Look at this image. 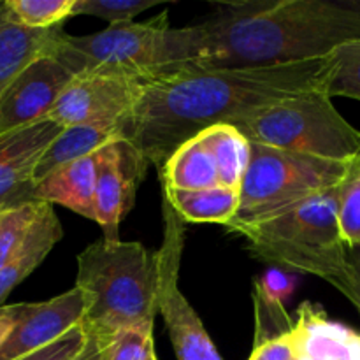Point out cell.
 Masks as SVG:
<instances>
[{
	"instance_id": "obj_1",
	"label": "cell",
	"mask_w": 360,
	"mask_h": 360,
	"mask_svg": "<svg viewBox=\"0 0 360 360\" xmlns=\"http://www.w3.org/2000/svg\"><path fill=\"white\" fill-rule=\"evenodd\" d=\"M333 55V53H330ZM330 55L264 67L188 65L144 84L120 137L160 169L202 130L234 123L259 109L311 90H326Z\"/></svg>"
},
{
	"instance_id": "obj_2",
	"label": "cell",
	"mask_w": 360,
	"mask_h": 360,
	"mask_svg": "<svg viewBox=\"0 0 360 360\" xmlns=\"http://www.w3.org/2000/svg\"><path fill=\"white\" fill-rule=\"evenodd\" d=\"M202 28L204 67L309 62L360 41V0L225 4Z\"/></svg>"
},
{
	"instance_id": "obj_3",
	"label": "cell",
	"mask_w": 360,
	"mask_h": 360,
	"mask_svg": "<svg viewBox=\"0 0 360 360\" xmlns=\"http://www.w3.org/2000/svg\"><path fill=\"white\" fill-rule=\"evenodd\" d=\"M51 55L74 76L111 74L143 81L167 76L206 60V32L202 25L174 28L169 14L136 23L109 25L90 35H70L62 30Z\"/></svg>"
},
{
	"instance_id": "obj_4",
	"label": "cell",
	"mask_w": 360,
	"mask_h": 360,
	"mask_svg": "<svg viewBox=\"0 0 360 360\" xmlns=\"http://www.w3.org/2000/svg\"><path fill=\"white\" fill-rule=\"evenodd\" d=\"M77 292L83 327L97 340L130 327L155 326L158 313V255L137 241L91 243L77 255Z\"/></svg>"
},
{
	"instance_id": "obj_5",
	"label": "cell",
	"mask_w": 360,
	"mask_h": 360,
	"mask_svg": "<svg viewBox=\"0 0 360 360\" xmlns=\"http://www.w3.org/2000/svg\"><path fill=\"white\" fill-rule=\"evenodd\" d=\"M253 259L274 269L313 274L341 290L348 246L338 225V186L238 232Z\"/></svg>"
},
{
	"instance_id": "obj_6",
	"label": "cell",
	"mask_w": 360,
	"mask_h": 360,
	"mask_svg": "<svg viewBox=\"0 0 360 360\" xmlns=\"http://www.w3.org/2000/svg\"><path fill=\"white\" fill-rule=\"evenodd\" d=\"M246 141L326 160L360 157V130L336 109L326 90H311L231 123Z\"/></svg>"
},
{
	"instance_id": "obj_7",
	"label": "cell",
	"mask_w": 360,
	"mask_h": 360,
	"mask_svg": "<svg viewBox=\"0 0 360 360\" xmlns=\"http://www.w3.org/2000/svg\"><path fill=\"white\" fill-rule=\"evenodd\" d=\"M348 167L350 162L326 160L250 143V162L239 186L238 213L225 229L238 234L334 188Z\"/></svg>"
},
{
	"instance_id": "obj_8",
	"label": "cell",
	"mask_w": 360,
	"mask_h": 360,
	"mask_svg": "<svg viewBox=\"0 0 360 360\" xmlns=\"http://www.w3.org/2000/svg\"><path fill=\"white\" fill-rule=\"evenodd\" d=\"M164 241L158 255V313L164 316L178 360H224L204 323L179 288V266L185 246V221L162 195Z\"/></svg>"
},
{
	"instance_id": "obj_9",
	"label": "cell",
	"mask_w": 360,
	"mask_h": 360,
	"mask_svg": "<svg viewBox=\"0 0 360 360\" xmlns=\"http://www.w3.org/2000/svg\"><path fill=\"white\" fill-rule=\"evenodd\" d=\"M148 81L111 74H77L63 88L49 118L60 127L120 125L129 118Z\"/></svg>"
},
{
	"instance_id": "obj_10",
	"label": "cell",
	"mask_w": 360,
	"mask_h": 360,
	"mask_svg": "<svg viewBox=\"0 0 360 360\" xmlns=\"http://www.w3.org/2000/svg\"><path fill=\"white\" fill-rule=\"evenodd\" d=\"M148 162L130 141H109L98 150L95 181V221L104 239H120V224L136 202V192L146 174Z\"/></svg>"
},
{
	"instance_id": "obj_11",
	"label": "cell",
	"mask_w": 360,
	"mask_h": 360,
	"mask_svg": "<svg viewBox=\"0 0 360 360\" xmlns=\"http://www.w3.org/2000/svg\"><path fill=\"white\" fill-rule=\"evenodd\" d=\"M74 74L48 53L28 63L0 95V136L49 118Z\"/></svg>"
},
{
	"instance_id": "obj_12",
	"label": "cell",
	"mask_w": 360,
	"mask_h": 360,
	"mask_svg": "<svg viewBox=\"0 0 360 360\" xmlns=\"http://www.w3.org/2000/svg\"><path fill=\"white\" fill-rule=\"evenodd\" d=\"M84 301L76 288L44 302H27L9 336L0 345V360H20L62 338L83 322Z\"/></svg>"
},
{
	"instance_id": "obj_13",
	"label": "cell",
	"mask_w": 360,
	"mask_h": 360,
	"mask_svg": "<svg viewBox=\"0 0 360 360\" xmlns=\"http://www.w3.org/2000/svg\"><path fill=\"white\" fill-rule=\"evenodd\" d=\"M62 130L63 127L46 118L0 136V211L34 200V169Z\"/></svg>"
},
{
	"instance_id": "obj_14",
	"label": "cell",
	"mask_w": 360,
	"mask_h": 360,
	"mask_svg": "<svg viewBox=\"0 0 360 360\" xmlns=\"http://www.w3.org/2000/svg\"><path fill=\"white\" fill-rule=\"evenodd\" d=\"M292 341L299 360H360V333L308 301L299 306Z\"/></svg>"
},
{
	"instance_id": "obj_15",
	"label": "cell",
	"mask_w": 360,
	"mask_h": 360,
	"mask_svg": "<svg viewBox=\"0 0 360 360\" xmlns=\"http://www.w3.org/2000/svg\"><path fill=\"white\" fill-rule=\"evenodd\" d=\"M98 151L56 169L34 186L32 199L49 206L58 204L95 221V181Z\"/></svg>"
},
{
	"instance_id": "obj_16",
	"label": "cell",
	"mask_w": 360,
	"mask_h": 360,
	"mask_svg": "<svg viewBox=\"0 0 360 360\" xmlns=\"http://www.w3.org/2000/svg\"><path fill=\"white\" fill-rule=\"evenodd\" d=\"M60 34L62 27L49 30L23 27L0 0V95L28 63L53 51Z\"/></svg>"
},
{
	"instance_id": "obj_17",
	"label": "cell",
	"mask_w": 360,
	"mask_h": 360,
	"mask_svg": "<svg viewBox=\"0 0 360 360\" xmlns=\"http://www.w3.org/2000/svg\"><path fill=\"white\" fill-rule=\"evenodd\" d=\"M63 229L58 217L53 211V206L42 202L41 211L35 218L34 225L28 231L21 248L0 267V306L7 295L27 280L49 255L56 243L62 239Z\"/></svg>"
},
{
	"instance_id": "obj_18",
	"label": "cell",
	"mask_w": 360,
	"mask_h": 360,
	"mask_svg": "<svg viewBox=\"0 0 360 360\" xmlns=\"http://www.w3.org/2000/svg\"><path fill=\"white\" fill-rule=\"evenodd\" d=\"M122 123L109 125H77L63 129L49 143L34 169V186L48 178L56 169L88 157L101 150L109 141L120 137Z\"/></svg>"
},
{
	"instance_id": "obj_19",
	"label": "cell",
	"mask_w": 360,
	"mask_h": 360,
	"mask_svg": "<svg viewBox=\"0 0 360 360\" xmlns=\"http://www.w3.org/2000/svg\"><path fill=\"white\" fill-rule=\"evenodd\" d=\"M162 195L183 221L229 225L239 207V190L211 186L202 190H174L162 186Z\"/></svg>"
},
{
	"instance_id": "obj_20",
	"label": "cell",
	"mask_w": 360,
	"mask_h": 360,
	"mask_svg": "<svg viewBox=\"0 0 360 360\" xmlns=\"http://www.w3.org/2000/svg\"><path fill=\"white\" fill-rule=\"evenodd\" d=\"M162 186L174 190H202L220 185L214 158L200 136L183 143L158 169Z\"/></svg>"
},
{
	"instance_id": "obj_21",
	"label": "cell",
	"mask_w": 360,
	"mask_h": 360,
	"mask_svg": "<svg viewBox=\"0 0 360 360\" xmlns=\"http://www.w3.org/2000/svg\"><path fill=\"white\" fill-rule=\"evenodd\" d=\"M197 136H200L213 155L218 183L239 190L250 162V143L246 137L227 123L210 127Z\"/></svg>"
},
{
	"instance_id": "obj_22",
	"label": "cell",
	"mask_w": 360,
	"mask_h": 360,
	"mask_svg": "<svg viewBox=\"0 0 360 360\" xmlns=\"http://www.w3.org/2000/svg\"><path fill=\"white\" fill-rule=\"evenodd\" d=\"M338 225L348 248L360 245V157L338 185Z\"/></svg>"
},
{
	"instance_id": "obj_23",
	"label": "cell",
	"mask_w": 360,
	"mask_h": 360,
	"mask_svg": "<svg viewBox=\"0 0 360 360\" xmlns=\"http://www.w3.org/2000/svg\"><path fill=\"white\" fill-rule=\"evenodd\" d=\"M326 91L330 98L348 97L360 101V41L348 42L330 55Z\"/></svg>"
},
{
	"instance_id": "obj_24",
	"label": "cell",
	"mask_w": 360,
	"mask_h": 360,
	"mask_svg": "<svg viewBox=\"0 0 360 360\" xmlns=\"http://www.w3.org/2000/svg\"><path fill=\"white\" fill-rule=\"evenodd\" d=\"M7 9L23 27L49 30L62 27L72 16L74 0H4Z\"/></svg>"
},
{
	"instance_id": "obj_25",
	"label": "cell",
	"mask_w": 360,
	"mask_h": 360,
	"mask_svg": "<svg viewBox=\"0 0 360 360\" xmlns=\"http://www.w3.org/2000/svg\"><path fill=\"white\" fill-rule=\"evenodd\" d=\"M97 340V338H95ZM104 360H155L153 329L130 327L97 340Z\"/></svg>"
},
{
	"instance_id": "obj_26",
	"label": "cell",
	"mask_w": 360,
	"mask_h": 360,
	"mask_svg": "<svg viewBox=\"0 0 360 360\" xmlns=\"http://www.w3.org/2000/svg\"><path fill=\"white\" fill-rule=\"evenodd\" d=\"M41 207L42 202L30 200L0 211V267L21 248Z\"/></svg>"
},
{
	"instance_id": "obj_27",
	"label": "cell",
	"mask_w": 360,
	"mask_h": 360,
	"mask_svg": "<svg viewBox=\"0 0 360 360\" xmlns=\"http://www.w3.org/2000/svg\"><path fill=\"white\" fill-rule=\"evenodd\" d=\"M253 306H255V343L280 338L290 333L294 320L285 309V304L264 294L259 283H253Z\"/></svg>"
},
{
	"instance_id": "obj_28",
	"label": "cell",
	"mask_w": 360,
	"mask_h": 360,
	"mask_svg": "<svg viewBox=\"0 0 360 360\" xmlns=\"http://www.w3.org/2000/svg\"><path fill=\"white\" fill-rule=\"evenodd\" d=\"M157 4L158 0H74L72 16L101 18L109 25L129 23Z\"/></svg>"
},
{
	"instance_id": "obj_29",
	"label": "cell",
	"mask_w": 360,
	"mask_h": 360,
	"mask_svg": "<svg viewBox=\"0 0 360 360\" xmlns=\"http://www.w3.org/2000/svg\"><path fill=\"white\" fill-rule=\"evenodd\" d=\"M88 340H90V334L84 329L83 323H79L62 338L53 341L51 345L20 360H74L84 350Z\"/></svg>"
},
{
	"instance_id": "obj_30",
	"label": "cell",
	"mask_w": 360,
	"mask_h": 360,
	"mask_svg": "<svg viewBox=\"0 0 360 360\" xmlns=\"http://www.w3.org/2000/svg\"><path fill=\"white\" fill-rule=\"evenodd\" d=\"M259 283V287L262 288L264 294L269 295L274 301L283 302L294 294L295 290V278L290 273L283 269H267L259 280H255Z\"/></svg>"
},
{
	"instance_id": "obj_31",
	"label": "cell",
	"mask_w": 360,
	"mask_h": 360,
	"mask_svg": "<svg viewBox=\"0 0 360 360\" xmlns=\"http://www.w3.org/2000/svg\"><path fill=\"white\" fill-rule=\"evenodd\" d=\"M295 350L292 341V330L280 338L262 341L253 345L252 355L248 360H294Z\"/></svg>"
},
{
	"instance_id": "obj_32",
	"label": "cell",
	"mask_w": 360,
	"mask_h": 360,
	"mask_svg": "<svg viewBox=\"0 0 360 360\" xmlns=\"http://www.w3.org/2000/svg\"><path fill=\"white\" fill-rule=\"evenodd\" d=\"M340 292L355 306L360 315V245L348 248L347 281Z\"/></svg>"
},
{
	"instance_id": "obj_33",
	"label": "cell",
	"mask_w": 360,
	"mask_h": 360,
	"mask_svg": "<svg viewBox=\"0 0 360 360\" xmlns=\"http://www.w3.org/2000/svg\"><path fill=\"white\" fill-rule=\"evenodd\" d=\"M25 306H27V302H21V304H11V306H0V345L4 343V340L9 336L13 327L16 326L18 319H20L21 313L25 311Z\"/></svg>"
},
{
	"instance_id": "obj_34",
	"label": "cell",
	"mask_w": 360,
	"mask_h": 360,
	"mask_svg": "<svg viewBox=\"0 0 360 360\" xmlns=\"http://www.w3.org/2000/svg\"><path fill=\"white\" fill-rule=\"evenodd\" d=\"M74 360H104V359H102L101 347H98L97 340H95L94 336H90V340H88L84 350L81 352V354L77 355V357Z\"/></svg>"
},
{
	"instance_id": "obj_35",
	"label": "cell",
	"mask_w": 360,
	"mask_h": 360,
	"mask_svg": "<svg viewBox=\"0 0 360 360\" xmlns=\"http://www.w3.org/2000/svg\"><path fill=\"white\" fill-rule=\"evenodd\" d=\"M294 360H299V359H297V357H295V359H294Z\"/></svg>"
},
{
	"instance_id": "obj_36",
	"label": "cell",
	"mask_w": 360,
	"mask_h": 360,
	"mask_svg": "<svg viewBox=\"0 0 360 360\" xmlns=\"http://www.w3.org/2000/svg\"><path fill=\"white\" fill-rule=\"evenodd\" d=\"M155 360H157V359H155Z\"/></svg>"
}]
</instances>
